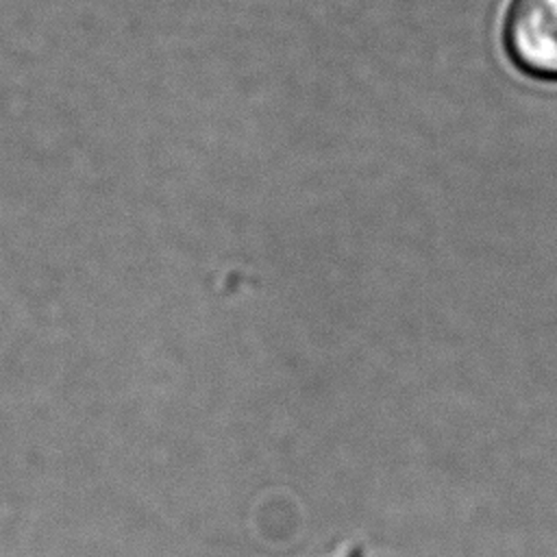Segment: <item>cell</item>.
<instances>
[{
	"mask_svg": "<svg viewBox=\"0 0 557 557\" xmlns=\"http://www.w3.org/2000/svg\"><path fill=\"white\" fill-rule=\"evenodd\" d=\"M505 41L522 70L557 78V0H511Z\"/></svg>",
	"mask_w": 557,
	"mask_h": 557,
	"instance_id": "cell-1",
	"label": "cell"
}]
</instances>
